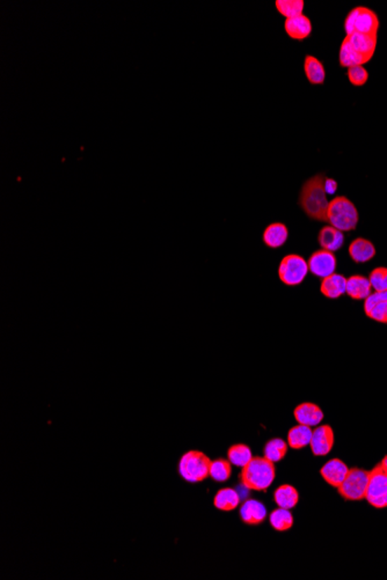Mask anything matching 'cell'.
<instances>
[{
  "mask_svg": "<svg viewBox=\"0 0 387 580\" xmlns=\"http://www.w3.org/2000/svg\"><path fill=\"white\" fill-rule=\"evenodd\" d=\"M364 313L371 320L387 324V291H374L364 301Z\"/></svg>",
  "mask_w": 387,
  "mask_h": 580,
  "instance_id": "30bf717a",
  "label": "cell"
},
{
  "mask_svg": "<svg viewBox=\"0 0 387 580\" xmlns=\"http://www.w3.org/2000/svg\"><path fill=\"white\" fill-rule=\"evenodd\" d=\"M241 520L250 526L261 525L267 518V509L259 500H246L240 509Z\"/></svg>",
  "mask_w": 387,
  "mask_h": 580,
  "instance_id": "9a60e30c",
  "label": "cell"
},
{
  "mask_svg": "<svg viewBox=\"0 0 387 580\" xmlns=\"http://www.w3.org/2000/svg\"><path fill=\"white\" fill-rule=\"evenodd\" d=\"M349 255L355 263H367L376 256V248L371 241L358 237L349 246Z\"/></svg>",
  "mask_w": 387,
  "mask_h": 580,
  "instance_id": "ffe728a7",
  "label": "cell"
},
{
  "mask_svg": "<svg viewBox=\"0 0 387 580\" xmlns=\"http://www.w3.org/2000/svg\"><path fill=\"white\" fill-rule=\"evenodd\" d=\"M274 500L278 507L291 510L297 506L299 494H298L297 489H294L290 484H283L275 490Z\"/></svg>",
  "mask_w": 387,
  "mask_h": 580,
  "instance_id": "603a6c76",
  "label": "cell"
},
{
  "mask_svg": "<svg viewBox=\"0 0 387 580\" xmlns=\"http://www.w3.org/2000/svg\"><path fill=\"white\" fill-rule=\"evenodd\" d=\"M311 450L315 457H325L334 447V431L330 425L315 427L310 443Z\"/></svg>",
  "mask_w": 387,
  "mask_h": 580,
  "instance_id": "8fae6325",
  "label": "cell"
},
{
  "mask_svg": "<svg viewBox=\"0 0 387 580\" xmlns=\"http://www.w3.org/2000/svg\"><path fill=\"white\" fill-rule=\"evenodd\" d=\"M294 416L298 424L306 427H317L324 420V411L317 404L304 402L299 404L294 410Z\"/></svg>",
  "mask_w": 387,
  "mask_h": 580,
  "instance_id": "4fadbf2b",
  "label": "cell"
},
{
  "mask_svg": "<svg viewBox=\"0 0 387 580\" xmlns=\"http://www.w3.org/2000/svg\"><path fill=\"white\" fill-rule=\"evenodd\" d=\"M253 459L250 447L243 443L231 446L227 450V460L236 467H245Z\"/></svg>",
  "mask_w": 387,
  "mask_h": 580,
  "instance_id": "484cf974",
  "label": "cell"
},
{
  "mask_svg": "<svg viewBox=\"0 0 387 580\" xmlns=\"http://www.w3.org/2000/svg\"><path fill=\"white\" fill-rule=\"evenodd\" d=\"M344 29L347 35L355 33L378 35L379 19L377 14L367 7H355L346 18Z\"/></svg>",
  "mask_w": 387,
  "mask_h": 580,
  "instance_id": "5b68a950",
  "label": "cell"
},
{
  "mask_svg": "<svg viewBox=\"0 0 387 580\" xmlns=\"http://www.w3.org/2000/svg\"><path fill=\"white\" fill-rule=\"evenodd\" d=\"M346 294L354 301H365L372 294V286L370 280L367 277L360 275L347 278V289Z\"/></svg>",
  "mask_w": 387,
  "mask_h": 580,
  "instance_id": "e0dca14e",
  "label": "cell"
},
{
  "mask_svg": "<svg viewBox=\"0 0 387 580\" xmlns=\"http://www.w3.org/2000/svg\"><path fill=\"white\" fill-rule=\"evenodd\" d=\"M318 241L320 244L321 248L332 253H335L337 250L341 249V247L344 244V234L340 230H337L335 227L325 226L321 228L320 232L318 234Z\"/></svg>",
  "mask_w": 387,
  "mask_h": 580,
  "instance_id": "d6986e66",
  "label": "cell"
},
{
  "mask_svg": "<svg viewBox=\"0 0 387 580\" xmlns=\"http://www.w3.org/2000/svg\"><path fill=\"white\" fill-rule=\"evenodd\" d=\"M312 434H313V430L310 427L298 424L296 427H291L290 431H289L287 445L292 450H301V448L310 445Z\"/></svg>",
  "mask_w": 387,
  "mask_h": 580,
  "instance_id": "7402d4cb",
  "label": "cell"
},
{
  "mask_svg": "<svg viewBox=\"0 0 387 580\" xmlns=\"http://www.w3.org/2000/svg\"><path fill=\"white\" fill-rule=\"evenodd\" d=\"M308 274V265L304 257L297 254H290L283 257L278 267L280 282L287 286H296L304 282Z\"/></svg>",
  "mask_w": 387,
  "mask_h": 580,
  "instance_id": "52a82bcc",
  "label": "cell"
},
{
  "mask_svg": "<svg viewBox=\"0 0 387 580\" xmlns=\"http://www.w3.org/2000/svg\"><path fill=\"white\" fill-rule=\"evenodd\" d=\"M284 29L287 35L294 40L303 41L312 33V24L306 15L301 14L299 17L287 19L284 22Z\"/></svg>",
  "mask_w": 387,
  "mask_h": 580,
  "instance_id": "2e32d148",
  "label": "cell"
},
{
  "mask_svg": "<svg viewBox=\"0 0 387 580\" xmlns=\"http://www.w3.org/2000/svg\"><path fill=\"white\" fill-rule=\"evenodd\" d=\"M275 477L276 469L271 461L264 457H253L241 469L240 482L248 490L267 491Z\"/></svg>",
  "mask_w": 387,
  "mask_h": 580,
  "instance_id": "7a4b0ae2",
  "label": "cell"
},
{
  "mask_svg": "<svg viewBox=\"0 0 387 580\" xmlns=\"http://www.w3.org/2000/svg\"><path fill=\"white\" fill-rule=\"evenodd\" d=\"M348 79L354 86H363L369 81V72L363 65L349 67L347 71Z\"/></svg>",
  "mask_w": 387,
  "mask_h": 580,
  "instance_id": "d6a6232c",
  "label": "cell"
},
{
  "mask_svg": "<svg viewBox=\"0 0 387 580\" xmlns=\"http://www.w3.org/2000/svg\"><path fill=\"white\" fill-rule=\"evenodd\" d=\"M287 446L289 445L283 439L273 438L264 446V457H267L268 460L271 461L273 464L280 462L287 455Z\"/></svg>",
  "mask_w": 387,
  "mask_h": 580,
  "instance_id": "4316f807",
  "label": "cell"
},
{
  "mask_svg": "<svg viewBox=\"0 0 387 580\" xmlns=\"http://www.w3.org/2000/svg\"><path fill=\"white\" fill-rule=\"evenodd\" d=\"M358 211L347 197H335L330 202L327 210V223L341 232H351L358 226Z\"/></svg>",
  "mask_w": 387,
  "mask_h": 580,
  "instance_id": "3957f363",
  "label": "cell"
},
{
  "mask_svg": "<svg viewBox=\"0 0 387 580\" xmlns=\"http://www.w3.org/2000/svg\"><path fill=\"white\" fill-rule=\"evenodd\" d=\"M369 280L374 291L377 292L387 291V268L379 267L374 269L371 271Z\"/></svg>",
  "mask_w": 387,
  "mask_h": 580,
  "instance_id": "1f68e13d",
  "label": "cell"
},
{
  "mask_svg": "<svg viewBox=\"0 0 387 580\" xmlns=\"http://www.w3.org/2000/svg\"><path fill=\"white\" fill-rule=\"evenodd\" d=\"M337 263V257H335L334 253L322 249V248L314 251L307 261L308 271L311 274L319 277L321 279L335 274Z\"/></svg>",
  "mask_w": 387,
  "mask_h": 580,
  "instance_id": "9c48e42d",
  "label": "cell"
},
{
  "mask_svg": "<svg viewBox=\"0 0 387 580\" xmlns=\"http://www.w3.org/2000/svg\"><path fill=\"white\" fill-rule=\"evenodd\" d=\"M327 177L318 174L305 182L299 195V205L307 217L318 221H327V210L330 202L326 191Z\"/></svg>",
  "mask_w": 387,
  "mask_h": 580,
  "instance_id": "6da1fadb",
  "label": "cell"
},
{
  "mask_svg": "<svg viewBox=\"0 0 387 580\" xmlns=\"http://www.w3.org/2000/svg\"><path fill=\"white\" fill-rule=\"evenodd\" d=\"M276 10L285 19L299 17L304 11L305 3L303 0H277L275 1Z\"/></svg>",
  "mask_w": 387,
  "mask_h": 580,
  "instance_id": "f546056e",
  "label": "cell"
},
{
  "mask_svg": "<svg viewBox=\"0 0 387 580\" xmlns=\"http://www.w3.org/2000/svg\"><path fill=\"white\" fill-rule=\"evenodd\" d=\"M381 464L385 468V469H386L387 471V455L384 457V459H383V460L381 461Z\"/></svg>",
  "mask_w": 387,
  "mask_h": 580,
  "instance_id": "836d02e7",
  "label": "cell"
},
{
  "mask_svg": "<svg viewBox=\"0 0 387 580\" xmlns=\"http://www.w3.org/2000/svg\"><path fill=\"white\" fill-rule=\"evenodd\" d=\"M365 499L374 509L387 507V471L381 462L370 470Z\"/></svg>",
  "mask_w": 387,
  "mask_h": 580,
  "instance_id": "ba28073f",
  "label": "cell"
},
{
  "mask_svg": "<svg viewBox=\"0 0 387 580\" xmlns=\"http://www.w3.org/2000/svg\"><path fill=\"white\" fill-rule=\"evenodd\" d=\"M348 471L349 468L344 461H341L340 459H332L321 468L320 474L330 485L337 489L347 476Z\"/></svg>",
  "mask_w": 387,
  "mask_h": 580,
  "instance_id": "5bb4252c",
  "label": "cell"
},
{
  "mask_svg": "<svg viewBox=\"0 0 387 580\" xmlns=\"http://www.w3.org/2000/svg\"><path fill=\"white\" fill-rule=\"evenodd\" d=\"M370 471L362 468H351L337 491L341 497L351 502L363 500L367 497V484Z\"/></svg>",
  "mask_w": 387,
  "mask_h": 580,
  "instance_id": "8992f818",
  "label": "cell"
},
{
  "mask_svg": "<svg viewBox=\"0 0 387 580\" xmlns=\"http://www.w3.org/2000/svg\"><path fill=\"white\" fill-rule=\"evenodd\" d=\"M346 40L358 55L370 62L377 48L378 35L355 33L347 35Z\"/></svg>",
  "mask_w": 387,
  "mask_h": 580,
  "instance_id": "7c38bea8",
  "label": "cell"
},
{
  "mask_svg": "<svg viewBox=\"0 0 387 580\" xmlns=\"http://www.w3.org/2000/svg\"><path fill=\"white\" fill-rule=\"evenodd\" d=\"M269 523L277 532H287V530H290L291 527L294 526V517H292L290 510L280 507V509L271 512V516H269Z\"/></svg>",
  "mask_w": 387,
  "mask_h": 580,
  "instance_id": "f1b7e54d",
  "label": "cell"
},
{
  "mask_svg": "<svg viewBox=\"0 0 387 580\" xmlns=\"http://www.w3.org/2000/svg\"><path fill=\"white\" fill-rule=\"evenodd\" d=\"M232 475V464L225 459L211 461L210 475L209 476L216 482H226Z\"/></svg>",
  "mask_w": 387,
  "mask_h": 580,
  "instance_id": "4dcf8cb0",
  "label": "cell"
},
{
  "mask_svg": "<svg viewBox=\"0 0 387 580\" xmlns=\"http://www.w3.org/2000/svg\"><path fill=\"white\" fill-rule=\"evenodd\" d=\"M347 278L344 275L335 274L321 280L320 292L328 299H337L346 294Z\"/></svg>",
  "mask_w": 387,
  "mask_h": 580,
  "instance_id": "ac0fdd59",
  "label": "cell"
},
{
  "mask_svg": "<svg viewBox=\"0 0 387 580\" xmlns=\"http://www.w3.org/2000/svg\"><path fill=\"white\" fill-rule=\"evenodd\" d=\"M211 460L200 450H189L181 457L179 473L189 483H198L210 475Z\"/></svg>",
  "mask_w": 387,
  "mask_h": 580,
  "instance_id": "277c9868",
  "label": "cell"
},
{
  "mask_svg": "<svg viewBox=\"0 0 387 580\" xmlns=\"http://www.w3.org/2000/svg\"><path fill=\"white\" fill-rule=\"evenodd\" d=\"M339 60H340L341 65L344 67H347V69L367 63V60L365 58L358 55L351 47V44L348 43V41L346 39H344V42L341 44Z\"/></svg>",
  "mask_w": 387,
  "mask_h": 580,
  "instance_id": "83f0119b",
  "label": "cell"
},
{
  "mask_svg": "<svg viewBox=\"0 0 387 580\" xmlns=\"http://www.w3.org/2000/svg\"><path fill=\"white\" fill-rule=\"evenodd\" d=\"M239 504H240L239 494L234 489H231V488L222 489L215 496V507L218 509V510L224 511V512H230V511L236 510L239 506Z\"/></svg>",
  "mask_w": 387,
  "mask_h": 580,
  "instance_id": "cb8c5ba5",
  "label": "cell"
},
{
  "mask_svg": "<svg viewBox=\"0 0 387 580\" xmlns=\"http://www.w3.org/2000/svg\"><path fill=\"white\" fill-rule=\"evenodd\" d=\"M289 237L287 227L282 223H273L266 227L262 240L269 248H280L287 242Z\"/></svg>",
  "mask_w": 387,
  "mask_h": 580,
  "instance_id": "44dd1931",
  "label": "cell"
},
{
  "mask_svg": "<svg viewBox=\"0 0 387 580\" xmlns=\"http://www.w3.org/2000/svg\"><path fill=\"white\" fill-rule=\"evenodd\" d=\"M304 71L306 74L307 81L312 85H322L326 78L325 67L317 57L307 55L305 57Z\"/></svg>",
  "mask_w": 387,
  "mask_h": 580,
  "instance_id": "d4e9b609",
  "label": "cell"
}]
</instances>
